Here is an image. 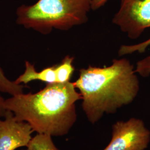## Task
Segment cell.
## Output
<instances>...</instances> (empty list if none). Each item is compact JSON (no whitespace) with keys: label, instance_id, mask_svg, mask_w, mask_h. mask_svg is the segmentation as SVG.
<instances>
[{"label":"cell","instance_id":"30bf717a","mask_svg":"<svg viewBox=\"0 0 150 150\" xmlns=\"http://www.w3.org/2000/svg\"><path fill=\"white\" fill-rule=\"evenodd\" d=\"M23 85L17 84L15 81L10 80L0 67V92L8 93L11 96H15L23 93Z\"/></svg>","mask_w":150,"mask_h":150},{"label":"cell","instance_id":"4fadbf2b","mask_svg":"<svg viewBox=\"0 0 150 150\" xmlns=\"http://www.w3.org/2000/svg\"><path fill=\"white\" fill-rule=\"evenodd\" d=\"M108 0H92L91 8L95 11L105 5Z\"/></svg>","mask_w":150,"mask_h":150},{"label":"cell","instance_id":"52a82bcc","mask_svg":"<svg viewBox=\"0 0 150 150\" xmlns=\"http://www.w3.org/2000/svg\"><path fill=\"white\" fill-rule=\"evenodd\" d=\"M25 70L24 72L17 77L15 82L17 84L26 85L33 81H41L46 83H56L55 67L54 65L43 69L40 72L36 70L35 65L29 61H25Z\"/></svg>","mask_w":150,"mask_h":150},{"label":"cell","instance_id":"9c48e42d","mask_svg":"<svg viewBox=\"0 0 150 150\" xmlns=\"http://www.w3.org/2000/svg\"><path fill=\"white\" fill-rule=\"evenodd\" d=\"M24 150H59L50 134H38L32 137Z\"/></svg>","mask_w":150,"mask_h":150},{"label":"cell","instance_id":"8fae6325","mask_svg":"<svg viewBox=\"0 0 150 150\" xmlns=\"http://www.w3.org/2000/svg\"><path fill=\"white\" fill-rule=\"evenodd\" d=\"M150 46V38L146 41L142 42L135 44L132 45H123L120 47L118 50V54L120 56L134 53H144L146 50Z\"/></svg>","mask_w":150,"mask_h":150},{"label":"cell","instance_id":"8992f818","mask_svg":"<svg viewBox=\"0 0 150 150\" xmlns=\"http://www.w3.org/2000/svg\"><path fill=\"white\" fill-rule=\"evenodd\" d=\"M4 120H0V150H15L26 147L34 132L28 123L17 120L7 111Z\"/></svg>","mask_w":150,"mask_h":150},{"label":"cell","instance_id":"5bb4252c","mask_svg":"<svg viewBox=\"0 0 150 150\" xmlns=\"http://www.w3.org/2000/svg\"><path fill=\"white\" fill-rule=\"evenodd\" d=\"M4 101L5 100L0 95V117H4L7 111L4 106Z\"/></svg>","mask_w":150,"mask_h":150},{"label":"cell","instance_id":"7a4b0ae2","mask_svg":"<svg viewBox=\"0 0 150 150\" xmlns=\"http://www.w3.org/2000/svg\"><path fill=\"white\" fill-rule=\"evenodd\" d=\"M82 100L74 82L47 83L36 93L19 94L5 100L6 110L17 120L28 123L38 134H67L77 120L76 103Z\"/></svg>","mask_w":150,"mask_h":150},{"label":"cell","instance_id":"5b68a950","mask_svg":"<svg viewBox=\"0 0 150 150\" xmlns=\"http://www.w3.org/2000/svg\"><path fill=\"white\" fill-rule=\"evenodd\" d=\"M150 142V130L144 121L131 118L113 125L111 140L103 150H145Z\"/></svg>","mask_w":150,"mask_h":150},{"label":"cell","instance_id":"3957f363","mask_svg":"<svg viewBox=\"0 0 150 150\" xmlns=\"http://www.w3.org/2000/svg\"><path fill=\"white\" fill-rule=\"evenodd\" d=\"M92 0H38L16 10V23L48 35L54 29L67 31L88 21Z\"/></svg>","mask_w":150,"mask_h":150},{"label":"cell","instance_id":"277c9868","mask_svg":"<svg viewBox=\"0 0 150 150\" xmlns=\"http://www.w3.org/2000/svg\"><path fill=\"white\" fill-rule=\"evenodd\" d=\"M112 23L129 38L137 39L150 27V0H121Z\"/></svg>","mask_w":150,"mask_h":150},{"label":"cell","instance_id":"6da1fadb","mask_svg":"<svg viewBox=\"0 0 150 150\" xmlns=\"http://www.w3.org/2000/svg\"><path fill=\"white\" fill-rule=\"evenodd\" d=\"M74 83L82 96V109L92 124L104 114L114 113L131 103L139 90L134 66L125 58L113 59L109 66L81 69Z\"/></svg>","mask_w":150,"mask_h":150},{"label":"cell","instance_id":"ba28073f","mask_svg":"<svg viewBox=\"0 0 150 150\" xmlns=\"http://www.w3.org/2000/svg\"><path fill=\"white\" fill-rule=\"evenodd\" d=\"M74 60L73 57L67 55L62 59L61 64H56L55 72L57 83H63L70 82L75 71V67L73 65Z\"/></svg>","mask_w":150,"mask_h":150},{"label":"cell","instance_id":"7c38bea8","mask_svg":"<svg viewBox=\"0 0 150 150\" xmlns=\"http://www.w3.org/2000/svg\"><path fill=\"white\" fill-rule=\"evenodd\" d=\"M135 71L136 74L144 77H147L150 76V56L139 60L137 62Z\"/></svg>","mask_w":150,"mask_h":150}]
</instances>
